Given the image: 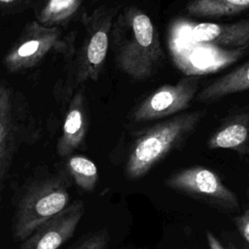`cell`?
<instances>
[{
    "instance_id": "obj_1",
    "label": "cell",
    "mask_w": 249,
    "mask_h": 249,
    "mask_svg": "<svg viewBox=\"0 0 249 249\" xmlns=\"http://www.w3.org/2000/svg\"><path fill=\"white\" fill-rule=\"evenodd\" d=\"M113 41L118 66L133 79L151 77L163 58L159 34L152 19L134 6L125 7L118 16Z\"/></svg>"
},
{
    "instance_id": "obj_2",
    "label": "cell",
    "mask_w": 249,
    "mask_h": 249,
    "mask_svg": "<svg viewBox=\"0 0 249 249\" xmlns=\"http://www.w3.org/2000/svg\"><path fill=\"white\" fill-rule=\"evenodd\" d=\"M202 116V111L175 115L143 131L131 146L125 163L126 177L136 180L144 176L196 128Z\"/></svg>"
},
{
    "instance_id": "obj_3",
    "label": "cell",
    "mask_w": 249,
    "mask_h": 249,
    "mask_svg": "<svg viewBox=\"0 0 249 249\" xmlns=\"http://www.w3.org/2000/svg\"><path fill=\"white\" fill-rule=\"evenodd\" d=\"M68 186L65 174L33 184L17 207L13 224L15 239L25 240L39 227L63 211L70 204Z\"/></svg>"
},
{
    "instance_id": "obj_4",
    "label": "cell",
    "mask_w": 249,
    "mask_h": 249,
    "mask_svg": "<svg viewBox=\"0 0 249 249\" xmlns=\"http://www.w3.org/2000/svg\"><path fill=\"white\" fill-rule=\"evenodd\" d=\"M165 185L174 191L199 199L222 211H236L239 200L221 178L209 168L193 166L180 170L165 181Z\"/></svg>"
},
{
    "instance_id": "obj_5",
    "label": "cell",
    "mask_w": 249,
    "mask_h": 249,
    "mask_svg": "<svg viewBox=\"0 0 249 249\" xmlns=\"http://www.w3.org/2000/svg\"><path fill=\"white\" fill-rule=\"evenodd\" d=\"M198 88L197 77L181 79L174 85H163L146 96L133 110L135 122H148L176 115L187 109Z\"/></svg>"
},
{
    "instance_id": "obj_6",
    "label": "cell",
    "mask_w": 249,
    "mask_h": 249,
    "mask_svg": "<svg viewBox=\"0 0 249 249\" xmlns=\"http://www.w3.org/2000/svg\"><path fill=\"white\" fill-rule=\"evenodd\" d=\"M84 213L85 203L82 200L71 202L23 240L20 249H58L72 237Z\"/></svg>"
},
{
    "instance_id": "obj_7",
    "label": "cell",
    "mask_w": 249,
    "mask_h": 249,
    "mask_svg": "<svg viewBox=\"0 0 249 249\" xmlns=\"http://www.w3.org/2000/svg\"><path fill=\"white\" fill-rule=\"evenodd\" d=\"M191 36L196 43L245 49L249 47V19L233 23H196L191 28Z\"/></svg>"
},
{
    "instance_id": "obj_8",
    "label": "cell",
    "mask_w": 249,
    "mask_h": 249,
    "mask_svg": "<svg viewBox=\"0 0 249 249\" xmlns=\"http://www.w3.org/2000/svg\"><path fill=\"white\" fill-rule=\"evenodd\" d=\"M114 12L104 11L94 17L88 39L83 61V76L96 79L105 61L109 47V33Z\"/></svg>"
},
{
    "instance_id": "obj_9",
    "label": "cell",
    "mask_w": 249,
    "mask_h": 249,
    "mask_svg": "<svg viewBox=\"0 0 249 249\" xmlns=\"http://www.w3.org/2000/svg\"><path fill=\"white\" fill-rule=\"evenodd\" d=\"M209 149H231L238 153L249 152V111L229 116L207 141Z\"/></svg>"
},
{
    "instance_id": "obj_10",
    "label": "cell",
    "mask_w": 249,
    "mask_h": 249,
    "mask_svg": "<svg viewBox=\"0 0 249 249\" xmlns=\"http://www.w3.org/2000/svg\"><path fill=\"white\" fill-rule=\"evenodd\" d=\"M249 89V61L221 76L198 94L201 101H213L227 95Z\"/></svg>"
},
{
    "instance_id": "obj_11",
    "label": "cell",
    "mask_w": 249,
    "mask_h": 249,
    "mask_svg": "<svg viewBox=\"0 0 249 249\" xmlns=\"http://www.w3.org/2000/svg\"><path fill=\"white\" fill-rule=\"evenodd\" d=\"M86 129V114L83 106V99L79 95L75 98L63 124L62 137L58 143L59 155L66 156L76 149L83 141Z\"/></svg>"
},
{
    "instance_id": "obj_12",
    "label": "cell",
    "mask_w": 249,
    "mask_h": 249,
    "mask_svg": "<svg viewBox=\"0 0 249 249\" xmlns=\"http://www.w3.org/2000/svg\"><path fill=\"white\" fill-rule=\"evenodd\" d=\"M11 121L9 95L0 88V182L16 150V134Z\"/></svg>"
},
{
    "instance_id": "obj_13",
    "label": "cell",
    "mask_w": 249,
    "mask_h": 249,
    "mask_svg": "<svg viewBox=\"0 0 249 249\" xmlns=\"http://www.w3.org/2000/svg\"><path fill=\"white\" fill-rule=\"evenodd\" d=\"M249 9V0H192L188 14L200 18H220L242 13Z\"/></svg>"
},
{
    "instance_id": "obj_14",
    "label": "cell",
    "mask_w": 249,
    "mask_h": 249,
    "mask_svg": "<svg viewBox=\"0 0 249 249\" xmlns=\"http://www.w3.org/2000/svg\"><path fill=\"white\" fill-rule=\"evenodd\" d=\"M66 166L79 188L87 192L94 189L98 180V170L92 160L83 156H74L67 160Z\"/></svg>"
},
{
    "instance_id": "obj_15",
    "label": "cell",
    "mask_w": 249,
    "mask_h": 249,
    "mask_svg": "<svg viewBox=\"0 0 249 249\" xmlns=\"http://www.w3.org/2000/svg\"><path fill=\"white\" fill-rule=\"evenodd\" d=\"M53 40L49 37L32 38L24 41L9 56V61L14 65H20L23 62L31 61L46 52Z\"/></svg>"
},
{
    "instance_id": "obj_16",
    "label": "cell",
    "mask_w": 249,
    "mask_h": 249,
    "mask_svg": "<svg viewBox=\"0 0 249 249\" xmlns=\"http://www.w3.org/2000/svg\"><path fill=\"white\" fill-rule=\"evenodd\" d=\"M81 0H49L41 14L44 22H54L70 17L79 7Z\"/></svg>"
},
{
    "instance_id": "obj_17",
    "label": "cell",
    "mask_w": 249,
    "mask_h": 249,
    "mask_svg": "<svg viewBox=\"0 0 249 249\" xmlns=\"http://www.w3.org/2000/svg\"><path fill=\"white\" fill-rule=\"evenodd\" d=\"M109 240V232L106 229H103L89 236L76 249H106Z\"/></svg>"
},
{
    "instance_id": "obj_18",
    "label": "cell",
    "mask_w": 249,
    "mask_h": 249,
    "mask_svg": "<svg viewBox=\"0 0 249 249\" xmlns=\"http://www.w3.org/2000/svg\"><path fill=\"white\" fill-rule=\"evenodd\" d=\"M234 222L239 233L249 245V209H246L242 214L237 216Z\"/></svg>"
},
{
    "instance_id": "obj_19",
    "label": "cell",
    "mask_w": 249,
    "mask_h": 249,
    "mask_svg": "<svg viewBox=\"0 0 249 249\" xmlns=\"http://www.w3.org/2000/svg\"><path fill=\"white\" fill-rule=\"evenodd\" d=\"M206 240L209 246V249H226L219 239L210 231H206Z\"/></svg>"
},
{
    "instance_id": "obj_20",
    "label": "cell",
    "mask_w": 249,
    "mask_h": 249,
    "mask_svg": "<svg viewBox=\"0 0 249 249\" xmlns=\"http://www.w3.org/2000/svg\"><path fill=\"white\" fill-rule=\"evenodd\" d=\"M13 1H15V0H0V2H2V3H11Z\"/></svg>"
},
{
    "instance_id": "obj_21",
    "label": "cell",
    "mask_w": 249,
    "mask_h": 249,
    "mask_svg": "<svg viewBox=\"0 0 249 249\" xmlns=\"http://www.w3.org/2000/svg\"><path fill=\"white\" fill-rule=\"evenodd\" d=\"M243 249H249V245H248V244H246V245H244V247H243Z\"/></svg>"
}]
</instances>
